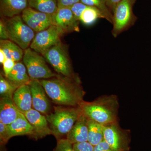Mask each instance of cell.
<instances>
[{"instance_id": "2", "label": "cell", "mask_w": 151, "mask_h": 151, "mask_svg": "<svg viewBox=\"0 0 151 151\" xmlns=\"http://www.w3.org/2000/svg\"><path fill=\"white\" fill-rule=\"evenodd\" d=\"M79 107L87 119L101 125L118 122L119 104L116 95H104L91 102L84 101Z\"/></svg>"}, {"instance_id": "10", "label": "cell", "mask_w": 151, "mask_h": 151, "mask_svg": "<svg viewBox=\"0 0 151 151\" xmlns=\"http://www.w3.org/2000/svg\"><path fill=\"white\" fill-rule=\"evenodd\" d=\"M21 17L24 22L37 33L52 25V14L39 12L29 7L23 12Z\"/></svg>"}, {"instance_id": "6", "label": "cell", "mask_w": 151, "mask_h": 151, "mask_svg": "<svg viewBox=\"0 0 151 151\" xmlns=\"http://www.w3.org/2000/svg\"><path fill=\"white\" fill-rule=\"evenodd\" d=\"M41 55L58 73L68 78H78L73 73L68 54L61 42Z\"/></svg>"}, {"instance_id": "18", "label": "cell", "mask_w": 151, "mask_h": 151, "mask_svg": "<svg viewBox=\"0 0 151 151\" xmlns=\"http://www.w3.org/2000/svg\"><path fill=\"white\" fill-rule=\"evenodd\" d=\"M7 126L11 137L20 135H33V128L21 112L15 121Z\"/></svg>"}, {"instance_id": "8", "label": "cell", "mask_w": 151, "mask_h": 151, "mask_svg": "<svg viewBox=\"0 0 151 151\" xmlns=\"http://www.w3.org/2000/svg\"><path fill=\"white\" fill-rule=\"evenodd\" d=\"M104 140L114 151H127L129 142L127 130L123 129L119 122L103 125Z\"/></svg>"}, {"instance_id": "1", "label": "cell", "mask_w": 151, "mask_h": 151, "mask_svg": "<svg viewBox=\"0 0 151 151\" xmlns=\"http://www.w3.org/2000/svg\"><path fill=\"white\" fill-rule=\"evenodd\" d=\"M47 94L58 105L78 107L84 101L85 94L79 78L57 75L49 79L39 80Z\"/></svg>"}, {"instance_id": "29", "label": "cell", "mask_w": 151, "mask_h": 151, "mask_svg": "<svg viewBox=\"0 0 151 151\" xmlns=\"http://www.w3.org/2000/svg\"><path fill=\"white\" fill-rule=\"evenodd\" d=\"M75 151H94V146L88 142L75 143L73 144Z\"/></svg>"}, {"instance_id": "26", "label": "cell", "mask_w": 151, "mask_h": 151, "mask_svg": "<svg viewBox=\"0 0 151 151\" xmlns=\"http://www.w3.org/2000/svg\"><path fill=\"white\" fill-rule=\"evenodd\" d=\"M54 151H75L73 144L67 139H60L58 141L57 145Z\"/></svg>"}, {"instance_id": "5", "label": "cell", "mask_w": 151, "mask_h": 151, "mask_svg": "<svg viewBox=\"0 0 151 151\" xmlns=\"http://www.w3.org/2000/svg\"><path fill=\"white\" fill-rule=\"evenodd\" d=\"M5 24L9 39L23 50L28 48L35 36V32L27 25L22 17L16 16L9 18Z\"/></svg>"}, {"instance_id": "20", "label": "cell", "mask_w": 151, "mask_h": 151, "mask_svg": "<svg viewBox=\"0 0 151 151\" xmlns=\"http://www.w3.org/2000/svg\"><path fill=\"white\" fill-rule=\"evenodd\" d=\"M0 49L4 52L7 59L15 62H19L23 59L24 54L23 50L9 40H0Z\"/></svg>"}, {"instance_id": "27", "label": "cell", "mask_w": 151, "mask_h": 151, "mask_svg": "<svg viewBox=\"0 0 151 151\" xmlns=\"http://www.w3.org/2000/svg\"><path fill=\"white\" fill-rule=\"evenodd\" d=\"M7 126L0 122V142L1 146L5 145L11 138Z\"/></svg>"}, {"instance_id": "11", "label": "cell", "mask_w": 151, "mask_h": 151, "mask_svg": "<svg viewBox=\"0 0 151 151\" xmlns=\"http://www.w3.org/2000/svg\"><path fill=\"white\" fill-rule=\"evenodd\" d=\"M80 21L76 19L70 7L58 8L52 14V24L61 28L64 33L79 32Z\"/></svg>"}, {"instance_id": "32", "label": "cell", "mask_w": 151, "mask_h": 151, "mask_svg": "<svg viewBox=\"0 0 151 151\" xmlns=\"http://www.w3.org/2000/svg\"><path fill=\"white\" fill-rule=\"evenodd\" d=\"M58 8L70 7L76 3L79 2L80 0H57Z\"/></svg>"}, {"instance_id": "12", "label": "cell", "mask_w": 151, "mask_h": 151, "mask_svg": "<svg viewBox=\"0 0 151 151\" xmlns=\"http://www.w3.org/2000/svg\"><path fill=\"white\" fill-rule=\"evenodd\" d=\"M28 84L29 85L31 92L34 108L45 115L50 113L51 104L47 96L44 88L39 80H31Z\"/></svg>"}, {"instance_id": "4", "label": "cell", "mask_w": 151, "mask_h": 151, "mask_svg": "<svg viewBox=\"0 0 151 151\" xmlns=\"http://www.w3.org/2000/svg\"><path fill=\"white\" fill-rule=\"evenodd\" d=\"M137 0H122L113 12L112 34L117 37L135 24L137 17L133 12V7Z\"/></svg>"}, {"instance_id": "35", "label": "cell", "mask_w": 151, "mask_h": 151, "mask_svg": "<svg viewBox=\"0 0 151 151\" xmlns=\"http://www.w3.org/2000/svg\"><path fill=\"white\" fill-rule=\"evenodd\" d=\"M7 59V58L4 52L1 50L0 49V63H1V64H3Z\"/></svg>"}, {"instance_id": "31", "label": "cell", "mask_w": 151, "mask_h": 151, "mask_svg": "<svg viewBox=\"0 0 151 151\" xmlns=\"http://www.w3.org/2000/svg\"><path fill=\"white\" fill-rule=\"evenodd\" d=\"M94 151H114L105 140L94 146Z\"/></svg>"}, {"instance_id": "15", "label": "cell", "mask_w": 151, "mask_h": 151, "mask_svg": "<svg viewBox=\"0 0 151 151\" xmlns=\"http://www.w3.org/2000/svg\"><path fill=\"white\" fill-rule=\"evenodd\" d=\"M72 144L88 142L87 119L81 114L66 137Z\"/></svg>"}, {"instance_id": "14", "label": "cell", "mask_w": 151, "mask_h": 151, "mask_svg": "<svg viewBox=\"0 0 151 151\" xmlns=\"http://www.w3.org/2000/svg\"><path fill=\"white\" fill-rule=\"evenodd\" d=\"M12 99L19 111L23 114L32 109V96L28 84L19 86L14 93Z\"/></svg>"}, {"instance_id": "9", "label": "cell", "mask_w": 151, "mask_h": 151, "mask_svg": "<svg viewBox=\"0 0 151 151\" xmlns=\"http://www.w3.org/2000/svg\"><path fill=\"white\" fill-rule=\"evenodd\" d=\"M65 33L60 28L52 25L48 28L36 34L30 48L38 53L43 52L60 41V38Z\"/></svg>"}, {"instance_id": "28", "label": "cell", "mask_w": 151, "mask_h": 151, "mask_svg": "<svg viewBox=\"0 0 151 151\" xmlns=\"http://www.w3.org/2000/svg\"><path fill=\"white\" fill-rule=\"evenodd\" d=\"M87 6L80 1L71 6L70 8L76 19L80 21L81 14Z\"/></svg>"}, {"instance_id": "17", "label": "cell", "mask_w": 151, "mask_h": 151, "mask_svg": "<svg viewBox=\"0 0 151 151\" xmlns=\"http://www.w3.org/2000/svg\"><path fill=\"white\" fill-rule=\"evenodd\" d=\"M28 7V0H0L1 16L9 18L22 14Z\"/></svg>"}, {"instance_id": "25", "label": "cell", "mask_w": 151, "mask_h": 151, "mask_svg": "<svg viewBox=\"0 0 151 151\" xmlns=\"http://www.w3.org/2000/svg\"><path fill=\"white\" fill-rule=\"evenodd\" d=\"M19 87L5 78L2 73L0 74V95L1 97L12 98L14 93Z\"/></svg>"}, {"instance_id": "16", "label": "cell", "mask_w": 151, "mask_h": 151, "mask_svg": "<svg viewBox=\"0 0 151 151\" xmlns=\"http://www.w3.org/2000/svg\"><path fill=\"white\" fill-rule=\"evenodd\" d=\"M21 112L14 103L12 98L1 97L0 122L9 125L16 120Z\"/></svg>"}, {"instance_id": "19", "label": "cell", "mask_w": 151, "mask_h": 151, "mask_svg": "<svg viewBox=\"0 0 151 151\" xmlns=\"http://www.w3.org/2000/svg\"><path fill=\"white\" fill-rule=\"evenodd\" d=\"M26 67L22 62H16L12 70L6 78L17 86L28 84L30 78L27 73Z\"/></svg>"}, {"instance_id": "7", "label": "cell", "mask_w": 151, "mask_h": 151, "mask_svg": "<svg viewBox=\"0 0 151 151\" xmlns=\"http://www.w3.org/2000/svg\"><path fill=\"white\" fill-rule=\"evenodd\" d=\"M22 59L31 80L47 79L57 76L50 69L44 57L30 47L24 50Z\"/></svg>"}, {"instance_id": "30", "label": "cell", "mask_w": 151, "mask_h": 151, "mask_svg": "<svg viewBox=\"0 0 151 151\" xmlns=\"http://www.w3.org/2000/svg\"><path fill=\"white\" fill-rule=\"evenodd\" d=\"M16 62L12 60L7 59L2 64L5 76L6 77L9 74L15 64Z\"/></svg>"}, {"instance_id": "23", "label": "cell", "mask_w": 151, "mask_h": 151, "mask_svg": "<svg viewBox=\"0 0 151 151\" xmlns=\"http://www.w3.org/2000/svg\"><path fill=\"white\" fill-rule=\"evenodd\" d=\"M80 2L89 6L97 9L110 23H113V14L106 4L105 0H80Z\"/></svg>"}, {"instance_id": "21", "label": "cell", "mask_w": 151, "mask_h": 151, "mask_svg": "<svg viewBox=\"0 0 151 151\" xmlns=\"http://www.w3.org/2000/svg\"><path fill=\"white\" fill-rule=\"evenodd\" d=\"M87 125L89 142L93 146H95L104 140L103 125L88 119H87Z\"/></svg>"}, {"instance_id": "3", "label": "cell", "mask_w": 151, "mask_h": 151, "mask_svg": "<svg viewBox=\"0 0 151 151\" xmlns=\"http://www.w3.org/2000/svg\"><path fill=\"white\" fill-rule=\"evenodd\" d=\"M81 114L79 106L55 107L53 112L46 115L52 134L58 140L66 137Z\"/></svg>"}, {"instance_id": "34", "label": "cell", "mask_w": 151, "mask_h": 151, "mask_svg": "<svg viewBox=\"0 0 151 151\" xmlns=\"http://www.w3.org/2000/svg\"><path fill=\"white\" fill-rule=\"evenodd\" d=\"M122 1V0H105L107 6L113 14L116 6Z\"/></svg>"}, {"instance_id": "22", "label": "cell", "mask_w": 151, "mask_h": 151, "mask_svg": "<svg viewBox=\"0 0 151 151\" xmlns=\"http://www.w3.org/2000/svg\"><path fill=\"white\" fill-rule=\"evenodd\" d=\"M29 7L34 9L53 14L58 9L57 0H28Z\"/></svg>"}, {"instance_id": "33", "label": "cell", "mask_w": 151, "mask_h": 151, "mask_svg": "<svg viewBox=\"0 0 151 151\" xmlns=\"http://www.w3.org/2000/svg\"><path fill=\"white\" fill-rule=\"evenodd\" d=\"M0 38L1 40H9L5 22L2 19L0 20Z\"/></svg>"}, {"instance_id": "13", "label": "cell", "mask_w": 151, "mask_h": 151, "mask_svg": "<svg viewBox=\"0 0 151 151\" xmlns=\"http://www.w3.org/2000/svg\"><path fill=\"white\" fill-rule=\"evenodd\" d=\"M24 114L33 128L32 136L36 139L43 138L47 135L52 134L46 116L33 109H31Z\"/></svg>"}, {"instance_id": "24", "label": "cell", "mask_w": 151, "mask_h": 151, "mask_svg": "<svg viewBox=\"0 0 151 151\" xmlns=\"http://www.w3.org/2000/svg\"><path fill=\"white\" fill-rule=\"evenodd\" d=\"M99 19H104L100 11L93 7L87 6L81 14L80 21L85 25L90 26Z\"/></svg>"}]
</instances>
